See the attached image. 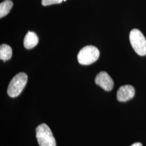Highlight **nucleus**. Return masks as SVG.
I'll return each instance as SVG.
<instances>
[{
  "mask_svg": "<svg viewBox=\"0 0 146 146\" xmlns=\"http://www.w3.org/2000/svg\"><path fill=\"white\" fill-rule=\"evenodd\" d=\"M12 56V49L9 46L3 44L0 46V59L5 62L11 59Z\"/></svg>",
  "mask_w": 146,
  "mask_h": 146,
  "instance_id": "nucleus-8",
  "label": "nucleus"
},
{
  "mask_svg": "<svg viewBox=\"0 0 146 146\" xmlns=\"http://www.w3.org/2000/svg\"><path fill=\"white\" fill-rule=\"evenodd\" d=\"M63 0H42V5L44 6L61 3Z\"/></svg>",
  "mask_w": 146,
  "mask_h": 146,
  "instance_id": "nucleus-10",
  "label": "nucleus"
},
{
  "mask_svg": "<svg viewBox=\"0 0 146 146\" xmlns=\"http://www.w3.org/2000/svg\"><path fill=\"white\" fill-rule=\"evenodd\" d=\"M63 1H66V0H63Z\"/></svg>",
  "mask_w": 146,
  "mask_h": 146,
  "instance_id": "nucleus-12",
  "label": "nucleus"
},
{
  "mask_svg": "<svg viewBox=\"0 0 146 146\" xmlns=\"http://www.w3.org/2000/svg\"><path fill=\"white\" fill-rule=\"evenodd\" d=\"M13 6V2L11 0H5L0 4V17L7 15L10 12Z\"/></svg>",
  "mask_w": 146,
  "mask_h": 146,
  "instance_id": "nucleus-9",
  "label": "nucleus"
},
{
  "mask_svg": "<svg viewBox=\"0 0 146 146\" xmlns=\"http://www.w3.org/2000/svg\"><path fill=\"white\" fill-rule=\"evenodd\" d=\"M131 146H142V145L140 142H136Z\"/></svg>",
  "mask_w": 146,
  "mask_h": 146,
  "instance_id": "nucleus-11",
  "label": "nucleus"
},
{
  "mask_svg": "<svg viewBox=\"0 0 146 146\" xmlns=\"http://www.w3.org/2000/svg\"><path fill=\"white\" fill-rule=\"evenodd\" d=\"M36 137L40 146H56V141L52 131L45 123L37 127Z\"/></svg>",
  "mask_w": 146,
  "mask_h": 146,
  "instance_id": "nucleus-2",
  "label": "nucleus"
},
{
  "mask_svg": "<svg viewBox=\"0 0 146 146\" xmlns=\"http://www.w3.org/2000/svg\"><path fill=\"white\" fill-rule=\"evenodd\" d=\"M129 40L134 50L138 55H146V40L141 31L137 29H133L129 34Z\"/></svg>",
  "mask_w": 146,
  "mask_h": 146,
  "instance_id": "nucleus-4",
  "label": "nucleus"
},
{
  "mask_svg": "<svg viewBox=\"0 0 146 146\" xmlns=\"http://www.w3.org/2000/svg\"><path fill=\"white\" fill-rule=\"evenodd\" d=\"M99 56V50L96 47L87 46L80 50L78 55V60L82 65H89L96 61Z\"/></svg>",
  "mask_w": 146,
  "mask_h": 146,
  "instance_id": "nucleus-3",
  "label": "nucleus"
},
{
  "mask_svg": "<svg viewBox=\"0 0 146 146\" xmlns=\"http://www.w3.org/2000/svg\"><path fill=\"white\" fill-rule=\"evenodd\" d=\"M135 95V89L131 85L122 86L117 92V99L120 102H126L131 99Z\"/></svg>",
  "mask_w": 146,
  "mask_h": 146,
  "instance_id": "nucleus-6",
  "label": "nucleus"
},
{
  "mask_svg": "<svg viewBox=\"0 0 146 146\" xmlns=\"http://www.w3.org/2000/svg\"><path fill=\"white\" fill-rule=\"evenodd\" d=\"M38 42L36 34L32 31H28L24 38V46L27 49H31L35 47Z\"/></svg>",
  "mask_w": 146,
  "mask_h": 146,
  "instance_id": "nucleus-7",
  "label": "nucleus"
},
{
  "mask_svg": "<svg viewBox=\"0 0 146 146\" xmlns=\"http://www.w3.org/2000/svg\"><path fill=\"white\" fill-rule=\"evenodd\" d=\"M28 76L26 73H20L12 78L8 87L7 93L11 98L18 96L26 85Z\"/></svg>",
  "mask_w": 146,
  "mask_h": 146,
  "instance_id": "nucleus-1",
  "label": "nucleus"
},
{
  "mask_svg": "<svg viewBox=\"0 0 146 146\" xmlns=\"http://www.w3.org/2000/svg\"><path fill=\"white\" fill-rule=\"evenodd\" d=\"M95 82L106 91L111 90L114 87V82L108 73L106 72H100L96 76Z\"/></svg>",
  "mask_w": 146,
  "mask_h": 146,
  "instance_id": "nucleus-5",
  "label": "nucleus"
}]
</instances>
